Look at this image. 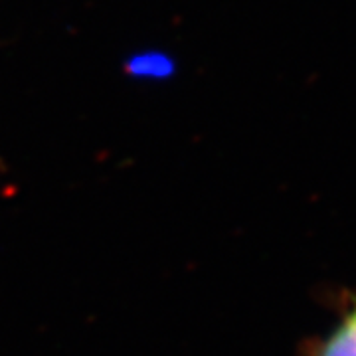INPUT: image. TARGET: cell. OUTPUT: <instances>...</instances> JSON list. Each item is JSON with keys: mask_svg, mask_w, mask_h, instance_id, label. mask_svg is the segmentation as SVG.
Returning a JSON list of instances; mask_svg holds the SVG:
<instances>
[{"mask_svg": "<svg viewBox=\"0 0 356 356\" xmlns=\"http://www.w3.org/2000/svg\"><path fill=\"white\" fill-rule=\"evenodd\" d=\"M315 356H356V305L331 337L318 344Z\"/></svg>", "mask_w": 356, "mask_h": 356, "instance_id": "1", "label": "cell"}]
</instances>
